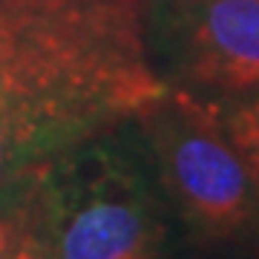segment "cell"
<instances>
[{"label": "cell", "mask_w": 259, "mask_h": 259, "mask_svg": "<svg viewBox=\"0 0 259 259\" xmlns=\"http://www.w3.org/2000/svg\"><path fill=\"white\" fill-rule=\"evenodd\" d=\"M44 170L47 164H37L0 182V259H15L18 253L44 182Z\"/></svg>", "instance_id": "obj_5"}, {"label": "cell", "mask_w": 259, "mask_h": 259, "mask_svg": "<svg viewBox=\"0 0 259 259\" xmlns=\"http://www.w3.org/2000/svg\"><path fill=\"white\" fill-rule=\"evenodd\" d=\"M47 193L61 259H167L182 239L136 118L49 158Z\"/></svg>", "instance_id": "obj_2"}, {"label": "cell", "mask_w": 259, "mask_h": 259, "mask_svg": "<svg viewBox=\"0 0 259 259\" xmlns=\"http://www.w3.org/2000/svg\"><path fill=\"white\" fill-rule=\"evenodd\" d=\"M15 259H61L58 256L55 222H52L49 193H47V170H44V182H40L35 207H32L26 233H23V239H20V248H18V253H15Z\"/></svg>", "instance_id": "obj_7"}, {"label": "cell", "mask_w": 259, "mask_h": 259, "mask_svg": "<svg viewBox=\"0 0 259 259\" xmlns=\"http://www.w3.org/2000/svg\"><path fill=\"white\" fill-rule=\"evenodd\" d=\"M139 32L167 93L213 101L259 90V0H139Z\"/></svg>", "instance_id": "obj_4"}, {"label": "cell", "mask_w": 259, "mask_h": 259, "mask_svg": "<svg viewBox=\"0 0 259 259\" xmlns=\"http://www.w3.org/2000/svg\"><path fill=\"white\" fill-rule=\"evenodd\" d=\"M161 93L141 52L139 0H0V182Z\"/></svg>", "instance_id": "obj_1"}, {"label": "cell", "mask_w": 259, "mask_h": 259, "mask_svg": "<svg viewBox=\"0 0 259 259\" xmlns=\"http://www.w3.org/2000/svg\"><path fill=\"white\" fill-rule=\"evenodd\" d=\"M133 118L185 245L259 259V185L207 101L164 90Z\"/></svg>", "instance_id": "obj_3"}, {"label": "cell", "mask_w": 259, "mask_h": 259, "mask_svg": "<svg viewBox=\"0 0 259 259\" xmlns=\"http://www.w3.org/2000/svg\"><path fill=\"white\" fill-rule=\"evenodd\" d=\"M207 107L228 133V139L236 144L242 158L248 161L250 173L259 185V90L231 95V98H213L207 101Z\"/></svg>", "instance_id": "obj_6"}]
</instances>
